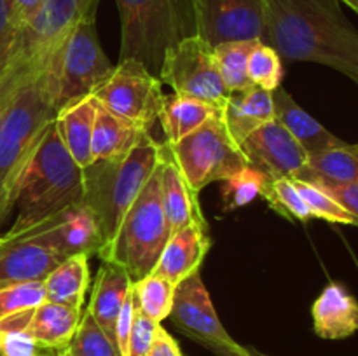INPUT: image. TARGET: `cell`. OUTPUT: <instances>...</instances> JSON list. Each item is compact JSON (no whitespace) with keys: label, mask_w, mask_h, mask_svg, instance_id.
Here are the masks:
<instances>
[{"label":"cell","mask_w":358,"mask_h":356,"mask_svg":"<svg viewBox=\"0 0 358 356\" xmlns=\"http://www.w3.org/2000/svg\"><path fill=\"white\" fill-rule=\"evenodd\" d=\"M264 199L283 218L299 220V222H310L313 218L310 208H308L303 195L297 191L292 178L271 180V185H269V191L264 195Z\"/></svg>","instance_id":"d590c367"},{"label":"cell","mask_w":358,"mask_h":356,"mask_svg":"<svg viewBox=\"0 0 358 356\" xmlns=\"http://www.w3.org/2000/svg\"><path fill=\"white\" fill-rule=\"evenodd\" d=\"M259 40L224 42V44H219L213 47L220 77H222L224 84H226L229 93L254 86L250 82V79H248L247 65L248 56H250L252 49H254V45Z\"/></svg>","instance_id":"1f68e13d"},{"label":"cell","mask_w":358,"mask_h":356,"mask_svg":"<svg viewBox=\"0 0 358 356\" xmlns=\"http://www.w3.org/2000/svg\"><path fill=\"white\" fill-rule=\"evenodd\" d=\"M157 77L175 94L206 101L220 112L229 98L213 47L198 35L184 38L164 52Z\"/></svg>","instance_id":"30bf717a"},{"label":"cell","mask_w":358,"mask_h":356,"mask_svg":"<svg viewBox=\"0 0 358 356\" xmlns=\"http://www.w3.org/2000/svg\"><path fill=\"white\" fill-rule=\"evenodd\" d=\"M248 79L254 86L262 87L266 91H275L282 86L283 65L282 58L271 45L259 40L248 56L247 65Z\"/></svg>","instance_id":"836d02e7"},{"label":"cell","mask_w":358,"mask_h":356,"mask_svg":"<svg viewBox=\"0 0 358 356\" xmlns=\"http://www.w3.org/2000/svg\"><path fill=\"white\" fill-rule=\"evenodd\" d=\"M315 334L327 341L352 337L358 332V300L343 283L332 281L311 306Z\"/></svg>","instance_id":"ac0fdd59"},{"label":"cell","mask_w":358,"mask_h":356,"mask_svg":"<svg viewBox=\"0 0 358 356\" xmlns=\"http://www.w3.org/2000/svg\"><path fill=\"white\" fill-rule=\"evenodd\" d=\"M161 323L147 318L138 307L135 306V318H133L131 334L128 341V353L126 356H147L150 351L154 339H156L157 328Z\"/></svg>","instance_id":"74e56055"},{"label":"cell","mask_w":358,"mask_h":356,"mask_svg":"<svg viewBox=\"0 0 358 356\" xmlns=\"http://www.w3.org/2000/svg\"><path fill=\"white\" fill-rule=\"evenodd\" d=\"M222 117L236 143L245 142L261 126L275 121L273 93L259 86L229 93Z\"/></svg>","instance_id":"7402d4cb"},{"label":"cell","mask_w":358,"mask_h":356,"mask_svg":"<svg viewBox=\"0 0 358 356\" xmlns=\"http://www.w3.org/2000/svg\"><path fill=\"white\" fill-rule=\"evenodd\" d=\"M42 302H45L44 279L3 286L0 288V318L24 309H34Z\"/></svg>","instance_id":"8d00e7d4"},{"label":"cell","mask_w":358,"mask_h":356,"mask_svg":"<svg viewBox=\"0 0 358 356\" xmlns=\"http://www.w3.org/2000/svg\"><path fill=\"white\" fill-rule=\"evenodd\" d=\"M149 135L136 126L122 121L117 115L98 105L94 119L93 140H91V156L93 161L115 159L131 152L136 145Z\"/></svg>","instance_id":"d4e9b609"},{"label":"cell","mask_w":358,"mask_h":356,"mask_svg":"<svg viewBox=\"0 0 358 356\" xmlns=\"http://www.w3.org/2000/svg\"><path fill=\"white\" fill-rule=\"evenodd\" d=\"M147 356H184L178 342L170 335V332L164 330L163 325L157 328L156 339H154L150 351Z\"/></svg>","instance_id":"ee69618b"},{"label":"cell","mask_w":358,"mask_h":356,"mask_svg":"<svg viewBox=\"0 0 358 356\" xmlns=\"http://www.w3.org/2000/svg\"><path fill=\"white\" fill-rule=\"evenodd\" d=\"M38 239L62 262L76 255H98L103 246L96 216L84 202L34 227Z\"/></svg>","instance_id":"9a60e30c"},{"label":"cell","mask_w":358,"mask_h":356,"mask_svg":"<svg viewBox=\"0 0 358 356\" xmlns=\"http://www.w3.org/2000/svg\"><path fill=\"white\" fill-rule=\"evenodd\" d=\"M96 34V13L84 16L59 47L58 110L91 96L114 72Z\"/></svg>","instance_id":"ba28073f"},{"label":"cell","mask_w":358,"mask_h":356,"mask_svg":"<svg viewBox=\"0 0 358 356\" xmlns=\"http://www.w3.org/2000/svg\"><path fill=\"white\" fill-rule=\"evenodd\" d=\"M271 185V178L262 171L247 166L233 177L226 178L220 187V199L226 212L243 208L255 198H264Z\"/></svg>","instance_id":"4dcf8cb0"},{"label":"cell","mask_w":358,"mask_h":356,"mask_svg":"<svg viewBox=\"0 0 358 356\" xmlns=\"http://www.w3.org/2000/svg\"><path fill=\"white\" fill-rule=\"evenodd\" d=\"M273 107H275L276 121L299 142L308 156L320 154L345 143L325 126H322L317 119L311 117L282 86L273 91Z\"/></svg>","instance_id":"ffe728a7"},{"label":"cell","mask_w":358,"mask_h":356,"mask_svg":"<svg viewBox=\"0 0 358 356\" xmlns=\"http://www.w3.org/2000/svg\"><path fill=\"white\" fill-rule=\"evenodd\" d=\"M339 2L346 3V6H348L353 13L358 14V0H339Z\"/></svg>","instance_id":"bcb514c9"},{"label":"cell","mask_w":358,"mask_h":356,"mask_svg":"<svg viewBox=\"0 0 358 356\" xmlns=\"http://www.w3.org/2000/svg\"><path fill=\"white\" fill-rule=\"evenodd\" d=\"M121 20V59H138L159 72L164 52L196 35L192 0H115Z\"/></svg>","instance_id":"5b68a950"},{"label":"cell","mask_w":358,"mask_h":356,"mask_svg":"<svg viewBox=\"0 0 358 356\" xmlns=\"http://www.w3.org/2000/svg\"><path fill=\"white\" fill-rule=\"evenodd\" d=\"M297 191L303 195L304 202L310 208L311 215L331 223H343V225H357L358 220L350 212H346L331 194L320 188L318 185L304 180H294Z\"/></svg>","instance_id":"e575fe53"},{"label":"cell","mask_w":358,"mask_h":356,"mask_svg":"<svg viewBox=\"0 0 358 356\" xmlns=\"http://www.w3.org/2000/svg\"><path fill=\"white\" fill-rule=\"evenodd\" d=\"M0 356H2V355H0Z\"/></svg>","instance_id":"c3c4849f"},{"label":"cell","mask_w":358,"mask_h":356,"mask_svg":"<svg viewBox=\"0 0 358 356\" xmlns=\"http://www.w3.org/2000/svg\"><path fill=\"white\" fill-rule=\"evenodd\" d=\"M163 154L164 143L156 142L149 133L126 156L98 159L83 168V202L96 216L103 239L101 250L114 239L119 223L163 159Z\"/></svg>","instance_id":"277c9868"},{"label":"cell","mask_w":358,"mask_h":356,"mask_svg":"<svg viewBox=\"0 0 358 356\" xmlns=\"http://www.w3.org/2000/svg\"><path fill=\"white\" fill-rule=\"evenodd\" d=\"M133 286L128 272L112 262H101L98 274L91 288L90 306L86 307L91 316L98 321L105 334L115 344V323L121 307ZM117 346V344H115Z\"/></svg>","instance_id":"44dd1931"},{"label":"cell","mask_w":358,"mask_h":356,"mask_svg":"<svg viewBox=\"0 0 358 356\" xmlns=\"http://www.w3.org/2000/svg\"><path fill=\"white\" fill-rule=\"evenodd\" d=\"M133 318H135V295H133L131 286L121 307V313L117 316V323H115V344H117V351L121 356H126V353H128V341L129 334H131Z\"/></svg>","instance_id":"60d3db41"},{"label":"cell","mask_w":358,"mask_h":356,"mask_svg":"<svg viewBox=\"0 0 358 356\" xmlns=\"http://www.w3.org/2000/svg\"><path fill=\"white\" fill-rule=\"evenodd\" d=\"M42 63H38V65H42ZM38 65L20 66L13 65V63H7L3 72L0 73V124H2L3 117H6L7 110H9L10 103H13L14 96H16L21 84L28 79V75H30Z\"/></svg>","instance_id":"f35d334b"},{"label":"cell","mask_w":358,"mask_h":356,"mask_svg":"<svg viewBox=\"0 0 358 356\" xmlns=\"http://www.w3.org/2000/svg\"><path fill=\"white\" fill-rule=\"evenodd\" d=\"M98 3L100 0H45L34 20L17 31L7 63L35 66L48 59L84 16L96 13Z\"/></svg>","instance_id":"8fae6325"},{"label":"cell","mask_w":358,"mask_h":356,"mask_svg":"<svg viewBox=\"0 0 358 356\" xmlns=\"http://www.w3.org/2000/svg\"><path fill=\"white\" fill-rule=\"evenodd\" d=\"M63 356H121L117 346L108 339L103 328L98 325L90 314V311L83 309L80 321L69 346L63 349Z\"/></svg>","instance_id":"d6a6232c"},{"label":"cell","mask_w":358,"mask_h":356,"mask_svg":"<svg viewBox=\"0 0 358 356\" xmlns=\"http://www.w3.org/2000/svg\"><path fill=\"white\" fill-rule=\"evenodd\" d=\"M261 42L280 58L320 63L358 84V30L339 0H268Z\"/></svg>","instance_id":"6da1fadb"},{"label":"cell","mask_w":358,"mask_h":356,"mask_svg":"<svg viewBox=\"0 0 358 356\" xmlns=\"http://www.w3.org/2000/svg\"><path fill=\"white\" fill-rule=\"evenodd\" d=\"M219 112V108L212 107L206 101L173 93L164 100L157 122H161L166 143H177L189 133L201 128L208 119H212Z\"/></svg>","instance_id":"4316f807"},{"label":"cell","mask_w":358,"mask_h":356,"mask_svg":"<svg viewBox=\"0 0 358 356\" xmlns=\"http://www.w3.org/2000/svg\"><path fill=\"white\" fill-rule=\"evenodd\" d=\"M80 314L83 309L45 300L34 309L30 332L41 348L63 353L76 334Z\"/></svg>","instance_id":"cb8c5ba5"},{"label":"cell","mask_w":358,"mask_h":356,"mask_svg":"<svg viewBox=\"0 0 358 356\" xmlns=\"http://www.w3.org/2000/svg\"><path fill=\"white\" fill-rule=\"evenodd\" d=\"M324 188L327 194H331L346 212L352 213L358 220V184H332V181H311Z\"/></svg>","instance_id":"b9f144b4"},{"label":"cell","mask_w":358,"mask_h":356,"mask_svg":"<svg viewBox=\"0 0 358 356\" xmlns=\"http://www.w3.org/2000/svg\"><path fill=\"white\" fill-rule=\"evenodd\" d=\"M34 309H24L0 318V355L42 356V353L48 351L37 344L30 332Z\"/></svg>","instance_id":"f1b7e54d"},{"label":"cell","mask_w":358,"mask_h":356,"mask_svg":"<svg viewBox=\"0 0 358 356\" xmlns=\"http://www.w3.org/2000/svg\"><path fill=\"white\" fill-rule=\"evenodd\" d=\"M135 306L150 320L163 323L170 318L173 307L175 285L168 279L156 274H147L145 278L133 281Z\"/></svg>","instance_id":"f546056e"},{"label":"cell","mask_w":358,"mask_h":356,"mask_svg":"<svg viewBox=\"0 0 358 356\" xmlns=\"http://www.w3.org/2000/svg\"><path fill=\"white\" fill-rule=\"evenodd\" d=\"M292 180L358 184V143H341L334 149L308 156V166Z\"/></svg>","instance_id":"83f0119b"},{"label":"cell","mask_w":358,"mask_h":356,"mask_svg":"<svg viewBox=\"0 0 358 356\" xmlns=\"http://www.w3.org/2000/svg\"><path fill=\"white\" fill-rule=\"evenodd\" d=\"M84 198L83 168L63 145L51 122L28 161L16 187L17 216L9 232H21L58 213L80 205Z\"/></svg>","instance_id":"3957f363"},{"label":"cell","mask_w":358,"mask_h":356,"mask_svg":"<svg viewBox=\"0 0 358 356\" xmlns=\"http://www.w3.org/2000/svg\"><path fill=\"white\" fill-rule=\"evenodd\" d=\"M93 96L108 112L147 133L166 100L159 77L138 59H121Z\"/></svg>","instance_id":"9c48e42d"},{"label":"cell","mask_w":358,"mask_h":356,"mask_svg":"<svg viewBox=\"0 0 358 356\" xmlns=\"http://www.w3.org/2000/svg\"><path fill=\"white\" fill-rule=\"evenodd\" d=\"M192 6L196 35L212 47L264 37L268 0H192Z\"/></svg>","instance_id":"4fadbf2b"},{"label":"cell","mask_w":358,"mask_h":356,"mask_svg":"<svg viewBox=\"0 0 358 356\" xmlns=\"http://www.w3.org/2000/svg\"><path fill=\"white\" fill-rule=\"evenodd\" d=\"M91 285L90 257L76 255L56 265L44 278L45 300L83 309L86 292Z\"/></svg>","instance_id":"484cf974"},{"label":"cell","mask_w":358,"mask_h":356,"mask_svg":"<svg viewBox=\"0 0 358 356\" xmlns=\"http://www.w3.org/2000/svg\"><path fill=\"white\" fill-rule=\"evenodd\" d=\"M98 105H100L98 100L91 94L76 103L59 108L55 117L56 131L63 145L80 168H86L93 163L91 140H93Z\"/></svg>","instance_id":"603a6c76"},{"label":"cell","mask_w":358,"mask_h":356,"mask_svg":"<svg viewBox=\"0 0 358 356\" xmlns=\"http://www.w3.org/2000/svg\"><path fill=\"white\" fill-rule=\"evenodd\" d=\"M56 356H63V355H62V353H58V355H56Z\"/></svg>","instance_id":"7dc6e473"},{"label":"cell","mask_w":358,"mask_h":356,"mask_svg":"<svg viewBox=\"0 0 358 356\" xmlns=\"http://www.w3.org/2000/svg\"><path fill=\"white\" fill-rule=\"evenodd\" d=\"M58 61L59 49L21 84L0 124V229L28 161L58 114Z\"/></svg>","instance_id":"7a4b0ae2"},{"label":"cell","mask_w":358,"mask_h":356,"mask_svg":"<svg viewBox=\"0 0 358 356\" xmlns=\"http://www.w3.org/2000/svg\"><path fill=\"white\" fill-rule=\"evenodd\" d=\"M59 264L62 260L38 239L34 227L0 236V288L44 279Z\"/></svg>","instance_id":"2e32d148"},{"label":"cell","mask_w":358,"mask_h":356,"mask_svg":"<svg viewBox=\"0 0 358 356\" xmlns=\"http://www.w3.org/2000/svg\"><path fill=\"white\" fill-rule=\"evenodd\" d=\"M170 320L175 327L206 349H224L238 356H252L250 348L238 344L224 328L201 274L194 272L175 285Z\"/></svg>","instance_id":"7c38bea8"},{"label":"cell","mask_w":358,"mask_h":356,"mask_svg":"<svg viewBox=\"0 0 358 356\" xmlns=\"http://www.w3.org/2000/svg\"><path fill=\"white\" fill-rule=\"evenodd\" d=\"M16 35L17 28L14 24L13 16H10L9 2L7 0H0V73L3 72L7 61H9Z\"/></svg>","instance_id":"ab89813d"},{"label":"cell","mask_w":358,"mask_h":356,"mask_svg":"<svg viewBox=\"0 0 358 356\" xmlns=\"http://www.w3.org/2000/svg\"><path fill=\"white\" fill-rule=\"evenodd\" d=\"M168 154L194 192L213 181H224L250 166L240 143L231 136L222 112L177 143H164Z\"/></svg>","instance_id":"52a82bcc"},{"label":"cell","mask_w":358,"mask_h":356,"mask_svg":"<svg viewBox=\"0 0 358 356\" xmlns=\"http://www.w3.org/2000/svg\"><path fill=\"white\" fill-rule=\"evenodd\" d=\"M210 246L212 239L208 230L194 225L185 227L180 232L171 234L150 274L161 276L173 285H178L194 272H199Z\"/></svg>","instance_id":"d6986e66"},{"label":"cell","mask_w":358,"mask_h":356,"mask_svg":"<svg viewBox=\"0 0 358 356\" xmlns=\"http://www.w3.org/2000/svg\"><path fill=\"white\" fill-rule=\"evenodd\" d=\"M240 147L248 164L271 180L296 178L308 166L306 150L276 119L261 126Z\"/></svg>","instance_id":"5bb4252c"},{"label":"cell","mask_w":358,"mask_h":356,"mask_svg":"<svg viewBox=\"0 0 358 356\" xmlns=\"http://www.w3.org/2000/svg\"><path fill=\"white\" fill-rule=\"evenodd\" d=\"M7 2H9L10 16H13L14 24H16L17 31H20L24 24H28L34 20V16L38 13V9H41L45 0H7Z\"/></svg>","instance_id":"7bdbcfd3"},{"label":"cell","mask_w":358,"mask_h":356,"mask_svg":"<svg viewBox=\"0 0 358 356\" xmlns=\"http://www.w3.org/2000/svg\"><path fill=\"white\" fill-rule=\"evenodd\" d=\"M210 351H212L215 356H238V355H234V353L224 351V349H215V348H213V349H210ZM250 351H252V356H269V355H264V353L257 351V349H254V348H250Z\"/></svg>","instance_id":"f6af8a7d"},{"label":"cell","mask_w":358,"mask_h":356,"mask_svg":"<svg viewBox=\"0 0 358 356\" xmlns=\"http://www.w3.org/2000/svg\"><path fill=\"white\" fill-rule=\"evenodd\" d=\"M159 181L161 201L170 225V234H177L191 225L208 230V223L198 201V192L189 187L184 175L168 154L166 147L159 164Z\"/></svg>","instance_id":"e0dca14e"},{"label":"cell","mask_w":358,"mask_h":356,"mask_svg":"<svg viewBox=\"0 0 358 356\" xmlns=\"http://www.w3.org/2000/svg\"><path fill=\"white\" fill-rule=\"evenodd\" d=\"M159 164L126 212L114 239L98 253L101 262L124 269L133 281L152 272L171 236L161 201Z\"/></svg>","instance_id":"8992f818"}]
</instances>
